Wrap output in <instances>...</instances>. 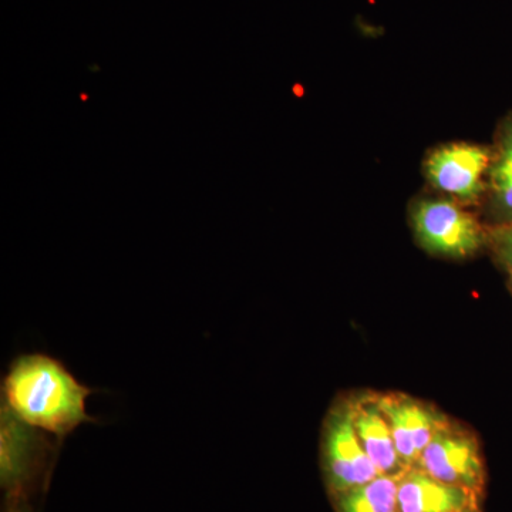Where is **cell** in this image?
<instances>
[{
  "label": "cell",
  "instance_id": "cell-7",
  "mask_svg": "<svg viewBox=\"0 0 512 512\" xmlns=\"http://www.w3.org/2000/svg\"><path fill=\"white\" fill-rule=\"evenodd\" d=\"M373 400L389 421L404 466L416 467L424 448L429 446L431 439L446 426L448 420L412 397L382 394L373 397Z\"/></svg>",
  "mask_w": 512,
  "mask_h": 512
},
{
  "label": "cell",
  "instance_id": "cell-10",
  "mask_svg": "<svg viewBox=\"0 0 512 512\" xmlns=\"http://www.w3.org/2000/svg\"><path fill=\"white\" fill-rule=\"evenodd\" d=\"M487 190L490 191L493 227L512 222V117L501 128L488 173Z\"/></svg>",
  "mask_w": 512,
  "mask_h": 512
},
{
  "label": "cell",
  "instance_id": "cell-2",
  "mask_svg": "<svg viewBox=\"0 0 512 512\" xmlns=\"http://www.w3.org/2000/svg\"><path fill=\"white\" fill-rule=\"evenodd\" d=\"M63 443L29 426L2 403L0 412V483L6 503L30 504L45 490Z\"/></svg>",
  "mask_w": 512,
  "mask_h": 512
},
{
  "label": "cell",
  "instance_id": "cell-11",
  "mask_svg": "<svg viewBox=\"0 0 512 512\" xmlns=\"http://www.w3.org/2000/svg\"><path fill=\"white\" fill-rule=\"evenodd\" d=\"M400 476H379L370 483L336 495L339 512H399Z\"/></svg>",
  "mask_w": 512,
  "mask_h": 512
},
{
  "label": "cell",
  "instance_id": "cell-3",
  "mask_svg": "<svg viewBox=\"0 0 512 512\" xmlns=\"http://www.w3.org/2000/svg\"><path fill=\"white\" fill-rule=\"evenodd\" d=\"M412 225L420 247L447 258H467L487 245L488 229L456 201L426 198L412 208Z\"/></svg>",
  "mask_w": 512,
  "mask_h": 512
},
{
  "label": "cell",
  "instance_id": "cell-12",
  "mask_svg": "<svg viewBox=\"0 0 512 512\" xmlns=\"http://www.w3.org/2000/svg\"><path fill=\"white\" fill-rule=\"evenodd\" d=\"M487 247L493 251L495 259L512 276V222L488 228Z\"/></svg>",
  "mask_w": 512,
  "mask_h": 512
},
{
  "label": "cell",
  "instance_id": "cell-15",
  "mask_svg": "<svg viewBox=\"0 0 512 512\" xmlns=\"http://www.w3.org/2000/svg\"><path fill=\"white\" fill-rule=\"evenodd\" d=\"M510 286H511V291H512V276H510Z\"/></svg>",
  "mask_w": 512,
  "mask_h": 512
},
{
  "label": "cell",
  "instance_id": "cell-8",
  "mask_svg": "<svg viewBox=\"0 0 512 512\" xmlns=\"http://www.w3.org/2000/svg\"><path fill=\"white\" fill-rule=\"evenodd\" d=\"M481 498L464 488L436 480L420 467H410L399 478V512H457L480 508Z\"/></svg>",
  "mask_w": 512,
  "mask_h": 512
},
{
  "label": "cell",
  "instance_id": "cell-1",
  "mask_svg": "<svg viewBox=\"0 0 512 512\" xmlns=\"http://www.w3.org/2000/svg\"><path fill=\"white\" fill-rule=\"evenodd\" d=\"M94 393L62 362L43 353L15 357L2 382V403L20 420L62 443L82 424L99 423L87 413V399Z\"/></svg>",
  "mask_w": 512,
  "mask_h": 512
},
{
  "label": "cell",
  "instance_id": "cell-14",
  "mask_svg": "<svg viewBox=\"0 0 512 512\" xmlns=\"http://www.w3.org/2000/svg\"><path fill=\"white\" fill-rule=\"evenodd\" d=\"M457 512H480V508H468V510L457 511Z\"/></svg>",
  "mask_w": 512,
  "mask_h": 512
},
{
  "label": "cell",
  "instance_id": "cell-4",
  "mask_svg": "<svg viewBox=\"0 0 512 512\" xmlns=\"http://www.w3.org/2000/svg\"><path fill=\"white\" fill-rule=\"evenodd\" d=\"M416 467L436 480L483 497L485 467L480 444L473 433L454 427L450 421L424 448Z\"/></svg>",
  "mask_w": 512,
  "mask_h": 512
},
{
  "label": "cell",
  "instance_id": "cell-6",
  "mask_svg": "<svg viewBox=\"0 0 512 512\" xmlns=\"http://www.w3.org/2000/svg\"><path fill=\"white\" fill-rule=\"evenodd\" d=\"M490 148L470 143H453L431 151L424 164L427 181L437 191L458 202H477L487 190L493 163Z\"/></svg>",
  "mask_w": 512,
  "mask_h": 512
},
{
  "label": "cell",
  "instance_id": "cell-9",
  "mask_svg": "<svg viewBox=\"0 0 512 512\" xmlns=\"http://www.w3.org/2000/svg\"><path fill=\"white\" fill-rule=\"evenodd\" d=\"M353 421L360 443L382 476H400L407 467L394 443L389 421L375 400L352 403Z\"/></svg>",
  "mask_w": 512,
  "mask_h": 512
},
{
  "label": "cell",
  "instance_id": "cell-13",
  "mask_svg": "<svg viewBox=\"0 0 512 512\" xmlns=\"http://www.w3.org/2000/svg\"><path fill=\"white\" fill-rule=\"evenodd\" d=\"M5 512H33L30 504L6 503Z\"/></svg>",
  "mask_w": 512,
  "mask_h": 512
},
{
  "label": "cell",
  "instance_id": "cell-5",
  "mask_svg": "<svg viewBox=\"0 0 512 512\" xmlns=\"http://www.w3.org/2000/svg\"><path fill=\"white\" fill-rule=\"evenodd\" d=\"M323 460L330 491L335 495L382 476L357 436L352 404L336 407L326 420Z\"/></svg>",
  "mask_w": 512,
  "mask_h": 512
}]
</instances>
